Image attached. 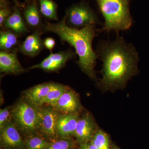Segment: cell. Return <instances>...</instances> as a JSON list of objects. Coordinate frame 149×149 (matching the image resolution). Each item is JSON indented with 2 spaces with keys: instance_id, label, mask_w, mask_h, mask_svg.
Wrapping results in <instances>:
<instances>
[{
  "instance_id": "6da1fadb",
  "label": "cell",
  "mask_w": 149,
  "mask_h": 149,
  "mask_svg": "<svg viewBox=\"0 0 149 149\" xmlns=\"http://www.w3.org/2000/svg\"><path fill=\"white\" fill-rule=\"evenodd\" d=\"M103 63L100 84L104 88L124 86L138 71L139 55L136 48L117 34L113 41H101L97 47Z\"/></svg>"
},
{
  "instance_id": "7a4b0ae2",
  "label": "cell",
  "mask_w": 149,
  "mask_h": 149,
  "mask_svg": "<svg viewBox=\"0 0 149 149\" xmlns=\"http://www.w3.org/2000/svg\"><path fill=\"white\" fill-rule=\"evenodd\" d=\"M44 29L56 34L62 41L73 47L79 56L77 63L81 70L89 77L95 78L94 69L99 57L93 50V42L98 33L96 26L89 25L80 29L70 27L67 24L65 15L58 23L46 22Z\"/></svg>"
},
{
  "instance_id": "3957f363",
  "label": "cell",
  "mask_w": 149,
  "mask_h": 149,
  "mask_svg": "<svg viewBox=\"0 0 149 149\" xmlns=\"http://www.w3.org/2000/svg\"><path fill=\"white\" fill-rule=\"evenodd\" d=\"M104 19L97 32L126 31L133 25V19L129 8L130 0H95Z\"/></svg>"
},
{
  "instance_id": "277c9868",
  "label": "cell",
  "mask_w": 149,
  "mask_h": 149,
  "mask_svg": "<svg viewBox=\"0 0 149 149\" xmlns=\"http://www.w3.org/2000/svg\"><path fill=\"white\" fill-rule=\"evenodd\" d=\"M31 102L21 101L12 111L15 125L24 133H31L39 129V108Z\"/></svg>"
},
{
  "instance_id": "5b68a950",
  "label": "cell",
  "mask_w": 149,
  "mask_h": 149,
  "mask_svg": "<svg viewBox=\"0 0 149 149\" xmlns=\"http://www.w3.org/2000/svg\"><path fill=\"white\" fill-rule=\"evenodd\" d=\"M66 22L70 27L79 29L99 24L97 16L88 3L82 2L71 6L66 11Z\"/></svg>"
},
{
  "instance_id": "8992f818",
  "label": "cell",
  "mask_w": 149,
  "mask_h": 149,
  "mask_svg": "<svg viewBox=\"0 0 149 149\" xmlns=\"http://www.w3.org/2000/svg\"><path fill=\"white\" fill-rule=\"evenodd\" d=\"M76 53L71 49L51 53L39 64L29 68L30 70L39 68L46 71H56L64 66L67 62L75 56Z\"/></svg>"
},
{
  "instance_id": "52a82bcc",
  "label": "cell",
  "mask_w": 149,
  "mask_h": 149,
  "mask_svg": "<svg viewBox=\"0 0 149 149\" xmlns=\"http://www.w3.org/2000/svg\"><path fill=\"white\" fill-rule=\"evenodd\" d=\"M39 129L46 136L54 138L57 136L58 113L51 107L39 108Z\"/></svg>"
},
{
  "instance_id": "ba28073f",
  "label": "cell",
  "mask_w": 149,
  "mask_h": 149,
  "mask_svg": "<svg viewBox=\"0 0 149 149\" xmlns=\"http://www.w3.org/2000/svg\"><path fill=\"white\" fill-rule=\"evenodd\" d=\"M95 121L91 115L86 113L79 118L74 136L80 144L89 142L95 133Z\"/></svg>"
},
{
  "instance_id": "9c48e42d",
  "label": "cell",
  "mask_w": 149,
  "mask_h": 149,
  "mask_svg": "<svg viewBox=\"0 0 149 149\" xmlns=\"http://www.w3.org/2000/svg\"><path fill=\"white\" fill-rule=\"evenodd\" d=\"M0 71L17 74L24 72L25 70L19 61L15 52L2 51L0 52Z\"/></svg>"
},
{
  "instance_id": "30bf717a",
  "label": "cell",
  "mask_w": 149,
  "mask_h": 149,
  "mask_svg": "<svg viewBox=\"0 0 149 149\" xmlns=\"http://www.w3.org/2000/svg\"><path fill=\"white\" fill-rule=\"evenodd\" d=\"M12 122H8L1 130V143L5 146L12 148H19L23 146V141Z\"/></svg>"
},
{
  "instance_id": "8fae6325",
  "label": "cell",
  "mask_w": 149,
  "mask_h": 149,
  "mask_svg": "<svg viewBox=\"0 0 149 149\" xmlns=\"http://www.w3.org/2000/svg\"><path fill=\"white\" fill-rule=\"evenodd\" d=\"M79 118L77 113L60 116L57 123L58 135L63 138L73 136Z\"/></svg>"
},
{
  "instance_id": "7c38bea8",
  "label": "cell",
  "mask_w": 149,
  "mask_h": 149,
  "mask_svg": "<svg viewBox=\"0 0 149 149\" xmlns=\"http://www.w3.org/2000/svg\"><path fill=\"white\" fill-rule=\"evenodd\" d=\"M80 102L74 92L67 90L52 106L65 113H77L80 107Z\"/></svg>"
},
{
  "instance_id": "4fadbf2b",
  "label": "cell",
  "mask_w": 149,
  "mask_h": 149,
  "mask_svg": "<svg viewBox=\"0 0 149 149\" xmlns=\"http://www.w3.org/2000/svg\"><path fill=\"white\" fill-rule=\"evenodd\" d=\"M40 35V32L39 31H36L27 37L19 47V51L21 53L30 57L38 55L44 46V42Z\"/></svg>"
},
{
  "instance_id": "5bb4252c",
  "label": "cell",
  "mask_w": 149,
  "mask_h": 149,
  "mask_svg": "<svg viewBox=\"0 0 149 149\" xmlns=\"http://www.w3.org/2000/svg\"><path fill=\"white\" fill-rule=\"evenodd\" d=\"M3 27L11 29L17 35H22L28 32L17 6H15L12 14L6 19Z\"/></svg>"
},
{
  "instance_id": "9a60e30c",
  "label": "cell",
  "mask_w": 149,
  "mask_h": 149,
  "mask_svg": "<svg viewBox=\"0 0 149 149\" xmlns=\"http://www.w3.org/2000/svg\"><path fill=\"white\" fill-rule=\"evenodd\" d=\"M52 83H43L36 85L25 92L27 100L37 106H40L50 90Z\"/></svg>"
},
{
  "instance_id": "2e32d148",
  "label": "cell",
  "mask_w": 149,
  "mask_h": 149,
  "mask_svg": "<svg viewBox=\"0 0 149 149\" xmlns=\"http://www.w3.org/2000/svg\"><path fill=\"white\" fill-rule=\"evenodd\" d=\"M37 5V0H32L25 8L24 16L25 21L30 27L35 28L41 24V18Z\"/></svg>"
},
{
  "instance_id": "e0dca14e",
  "label": "cell",
  "mask_w": 149,
  "mask_h": 149,
  "mask_svg": "<svg viewBox=\"0 0 149 149\" xmlns=\"http://www.w3.org/2000/svg\"><path fill=\"white\" fill-rule=\"evenodd\" d=\"M40 13L48 19L58 20L57 5L53 0H38Z\"/></svg>"
},
{
  "instance_id": "ac0fdd59",
  "label": "cell",
  "mask_w": 149,
  "mask_h": 149,
  "mask_svg": "<svg viewBox=\"0 0 149 149\" xmlns=\"http://www.w3.org/2000/svg\"><path fill=\"white\" fill-rule=\"evenodd\" d=\"M18 42L17 36L10 30H2L0 33V48L2 51L10 52Z\"/></svg>"
},
{
  "instance_id": "d6986e66",
  "label": "cell",
  "mask_w": 149,
  "mask_h": 149,
  "mask_svg": "<svg viewBox=\"0 0 149 149\" xmlns=\"http://www.w3.org/2000/svg\"><path fill=\"white\" fill-rule=\"evenodd\" d=\"M67 90L66 87L64 85L52 83L49 93L41 102L40 106L44 104H49L52 106L58 100Z\"/></svg>"
},
{
  "instance_id": "ffe728a7",
  "label": "cell",
  "mask_w": 149,
  "mask_h": 149,
  "mask_svg": "<svg viewBox=\"0 0 149 149\" xmlns=\"http://www.w3.org/2000/svg\"><path fill=\"white\" fill-rule=\"evenodd\" d=\"M99 149H110L109 137L102 130H97L93 134L91 140Z\"/></svg>"
},
{
  "instance_id": "44dd1931",
  "label": "cell",
  "mask_w": 149,
  "mask_h": 149,
  "mask_svg": "<svg viewBox=\"0 0 149 149\" xmlns=\"http://www.w3.org/2000/svg\"><path fill=\"white\" fill-rule=\"evenodd\" d=\"M49 144L44 139L37 136L29 137L26 141L28 149H46Z\"/></svg>"
},
{
  "instance_id": "7402d4cb",
  "label": "cell",
  "mask_w": 149,
  "mask_h": 149,
  "mask_svg": "<svg viewBox=\"0 0 149 149\" xmlns=\"http://www.w3.org/2000/svg\"><path fill=\"white\" fill-rule=\"evenodd\" d=\"M12 11L9 3L6 0H0V25L3 27V24L6 19L10 16Z\"/></svg>"
},
{
  "instance_id": "603a6c76",
  "label": "cell",
  "mask_w": 149,
  "mask_h": 149,
  "mask_svg": "<svg viewBox=\"0 0 149 149\" xmlns=\"http://www.w3.org/2000/svg\"><path fill=\"white\" fill-rule=\"evenodd\" d=\"M74 144L69 140H61L49 144L46 149H73Z\"/></svg>"
},
{
  "instance_id": "cb8c5ba5",
  "label": "cell",
  "mask_w": 149,
  "mask_h": 149,
  "mask_svg": "<svg viewBox=\"0 0 149 149\" xmlns=\"http://www.w3.org/2000/svg\"><path fill=\"white\" fill-rule=\"evenodd\" d=\"M10 116V112L8 108L0 110V129L1 130L7 123L6 121Z\"/></svg>"
},
{
  "instance_id": "d4e9b609",
  "label": "cell",
  "mask_w": 149,
  "mask_h": 149,
  "mask_svg": "<svg viewBox=\"0 0 149 149\" xmlns=\"http://www.w3.org/2000/svg\"><path fill=\"white\" fill-rule=\"evenodd\" d=\"M55 41L53 38L48 37L44 41V46L48 49L52 50L55 45Z\"/></svg>"
},
{
  "instance_id": "484cf974",
  "label": "cell",
  "mask_w": 149,
  "mask_h": 149,
  "mask_svg": "<svg viewBox=\"0 0 149 149\" xmlns=\"http://www.w3.org/2000/svg\"><path fill=\"white\" fill-rule=\"evenodd\" d=\"M80 149H99L91 141L80 144Z\"/></svg>"
},
{
  "instance_id": "4316f807",
  "label": "cell",
  "mask_w": 149,
  "mask_h": 149,
  "mask_svg": "<svg viewBox=\"0 0 149 149\" xmlns=\"http://www.w3.org/2000/svg\"><path fill=\"white\" fill-rule=\"evenodd\" d=\"M13 1L15 3V5L16 6H17L18 7H22L23 6H22V5H21V4L17 0H13Z\"/></svg>"
},
{
  "instance_id": "83f0119b",
  "label": "cell",
  "mask_w": 149,
  "mask_h": 149,
  "mask_svg": "<svg viewBox=\"0 0 149 149\" xmlns=\"http://www.w3.org/2000/svg\"><path fill=\"white\" fill-rule=\"evenodd\" d=\"M27 2H31V1H32V0H25Z\"/></svg>"
},
{
  "instance_id": "f1b7e54d",
  "label": "cell",
  "mask_w": 149,
  "mask_h": 149,
  "mask_svg": "<svg viewBox=\"0 0 149 149\" xmlns=\"http://www.w3.org/2000/svg\"><path fill=\"white\" fill-rule=\"evenodd\" d=\"M113 149H120L119 148H117V147H114V148H113Z\"/></svg>"
},
{
  "instance_id": "f546056e",
  "label": "cell",
  "mask_w": 149,
  "mask_h": 149,
  "mask_svg": "<svg viewBox=\"0 0 149 149\" xmlns=\"http://www.w3.org/2000/svg\"></svg>"
}]
</instances>
